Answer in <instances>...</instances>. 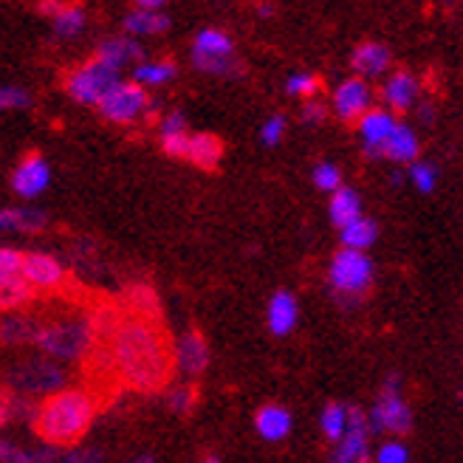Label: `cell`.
<instances>
[{"label": "cell", "instance_id": "cell-5", "mask_svg": "<svg viewBox=\"0 0 463 463\" xmlns=\"http://www.w3.org/2000/svg\"><path fill=\"white\" fill-rule=\"evenodd\" d=\"M331 286L339 297H364L373 286V263L364 258V251L342 249L331 263Z\"/></svg>", "mask_w": 463, "mask_h": 463}, {"label": "cell", "instance_id": "cell-7", "mask_svg": "<svg viewBox=\"0 0 463 463\" xmlns=\"http://www.w3.org/2000/svg\"><path fill=\"white\" fill-rule=\"evenodd\" d=\"M99 113L110 122H133L138 119L147 108H150V97L142 85L136 82H119L113 85L108 94L102 97V102L97 105Z\"/></svg>", "mask_w": 463, "mask_h": 463}, {"label": "cell", "instance_id": "cell-14", "mask_svg": "<svg viewBox=\"0 0 463 463\" xmlns=\"http://www.w3.org/2000/svg\"><path fill=\"white\" fill-rule=\"evenodd\" d=\"M206 364H210V345L201 331H190L175 345V370H184L187 376L198 379Z\"/></svg>", "mask_w": 463, "mask_h": 463}, {"label": "cell", "instance_id": "cell-41", "mask_svg": "<svg viewBox=\"0 0 463 463\" xmlns=\"http://www.w3.org/2000/svg\"><path fill=\"white\" fill-rule=\"evenodd\" d=\"M0 463H29V452H23L6 441H0Z\"/></svg>", "mask_w": 463, "mask_h": 463}, {"label": "cell", "instance_id": "cell-13", "mask_svg": "<svg viewBox=\"0 0 463 463\" xmlns=\"http://www.w3.org/2000/svg\"><path fill=\"white\" fill-rule=\"evenodd\" d=\"M49 178H52V173H49V165H45V158L40 153H29L17 165L14 175H12V187L23 198H34L45 190Z\"/></svg>", "mask_w": 463, "mask_h": 463}, {"label": "cell", "instance_id": "cell-31", "mask_svg": "<svg viewBox=\"0 0 463 463\" xmlns=\"http://www.w3.org/2000/svg\"><path fill=\"white\" fill-rule=\"evenodd\" d=\"M288 94H299L306 99H314L317 94H322V80L314 77V74H294L286 85Z\"/></svg>", "mask_w": 463, "mask_h": 463}, {"label": "cell", "instance_id": "cell-22", "mask_svg": "<svg viewBox=\"0 0 463 463\" xmlns=\"http://www.w3.org/2000/svg\"><path fill=\"white\" fill-rule=\"evenodd\" d=\"M328 210H331V221L339 226V229H345L347 223H354L356 218H362L359 213H362V203H359V195L354 193V190H336L334 193V198H331V203H328Z\"/></svg>", "mask_w": 463, "mask_h": 463}, {"label": "cell", "instance_id": "cell-24", "mask_svg": "<svg viewBox=\"0 0 463 463\" xmlns=\"http://www.w3.org/2000/svg\"><path fill=\"white\" fill-rule=\"evenodd\" d=\"M97 57L102 60V62H108V65H113V68H119L122 62H128V60H133V57H142V49L133 43V40H128V37H113V40H105L99 49H97Z\"/></svg>", "mask_w": 463, "mask_h": 463}, {"label": "cell", "instance_id": "cell-28", "mask_svg": "<svg viewBox=\"0 0 463 463\" xmlns=\"http://www.w3.org/2000/svg\"><path fill=\"white\" fill-rule=\"evenodd\" d=\"M97 452H77V449H62V452H37L29 455V463H97Z\"/></svg>", "mask_w": 463, "mask_h": 463}, {"label": "cell", "instance_id": "cell-36", "mask_svg": "<svg viewBox=\"0 0 463 463\" xmlns=\"http://www.w3.org/2000/svg\"><path fill=\"white\" fill-rule=\"evenodd\" d=\"M29 94H23L17 88H0V110L6 108H29Z\"/></svg>", "mask_w": 463, "mask_h": 463}, {"label": "cell", "instance_id": "cell-32", "mask_svg": "<svg viewBox=\"0 0 463 463\" xmlns=\"http://www.w3.org/2000/svg\"><path fill=\"white\" fill-rule=\"evenodd\" d=\"M195 65L201 71H210V74H235L243 71V65L235 62V54L232 57H195Z\"/></svg>", "mask_w": 463, "mask_h": 463}, {"label": "cell", "instance_id": "cell-33", "mask_svg": "<svg viewBox=\"0 0 463 463\" xmlns=\"http://www.w3.org/2000/svg\"><path fill=\"white\" fill-rule=\"evenodd\" d=\"M82 23H85V14L80 6H65L60 14H54V29L60 34H77L82 29Z\"/></svg>", "mask_w": 463, "mask_h": 463}, {"label": "cell", "instance_id": "cell-17", "mask_svg": "<svg viewBox=\"0 0 463 463\" xmlns=\"http://www.w3.org/2000/svg\"><path fill=\"white\" fill-rule=\"evenodd\" d=\"M351 65H354V71L359 74V80L362 77H379L390 68V52L384 49L382 43H362L359 49L354 52Z\"/></svg>", "mask_w": 463, "mask_h": 463}, {"label": "cell", "instance_id": "cell-1", "mask_svg": "<svg viewBox=\"0 0 463 463\" xmlns=\"http://www.w3.org/2000/svg\"><path fill=\"white\" fill-rule=\"evenodd\" d=\"M80 362L82 390L97 407L110 404L122 390H165L175 376V342L153 288L133 286L119 297H102Z\"/></svg>", "mask_w": 463, "mask_h": 463}, {"label": "cell", "instance_id": "cell-9", "mask_svg": "<svg viewBox=\"0 0 463 463\" xmlns=\"http://www.w3.org/2000/svg\"><path fill=\"white\" fill-rule=\"evenodd\" d=\"M396 382L399 379H390V387L379 396V402L373 407V415H370V421H373L376 432L407 435L412 430V412H410V407L402 402V396L396 392Z\"/></svg>", "mask_w": 463, "mask_h": 463}, {"label": "cell", "instance_id": "cell-4", "mask_svg": "<svg viewBox=\"0 0 463 463\" xmlns=\"http://www.w3.org/2000/svg\"><path fill=\"white\" fill-rule=\"evenodd\" d=\"M113 85H119V80H116V68L102 62L99 57H90L88 62H82L80 68H74V71L65 77L68 97L82 105H99Z\"/></svg>", "mask_w": 463, "mask_h": 463}, {"label": "cell", "instance_id": "cell-34", "mask_svg": "<svg viewBox=\"0 0 463 463\" xmlns=\"http://www.w3.org/2000/svg\"><path fill=\"white\" fill-rule=\"evenodd\" d=\"M161 147H165V153L170 158H187V147H190L187 130H181V133H165V136H161Z\"/></svg>", "mask_w": 463, "mask_h": 463}, {"label": "cell", "instance_id": "cell-3", "mask_svg": "<svg viewBox=\"0 0 463 463\" xmlns=\"http://www.w3.org/2000/svg\"><path fill=\"white\" fill-rule=\"evenodd\" d=\"M97 410H99L97 402L90 399L82 387L57 390L37 404L32 427L43 441H49L52 447L71 449L88 435V430L94 427Z\"/></svg>", "mask_w": 463, "mask_h": 463}, {"label": "cell", "instance_id": "cell-10", "mask_svg": "<svg viewBox=\"0 0 463 463\" xmlns=\"http://www.w3.org/2000/svg\"><path fill=\"white\" fill-rule=\"evenodd\" d=\"M334 110L339 113L342 122L356 125L362 116L370 110V88H367V82L359 80V77L345 80L336 88V94H334Z\"/></svg>", "mask_w": 463, "mask_h": 463}, {"label": "cell", "instance_id": "cell-40", "mask_svg": "<svg viewBox=\"0 0 463 463\" xmlns=\"http://www.w3.org/2000/svg\"><path fill=\"white\" fill-rule=\"evenodd\" d=\"M379 463H407V449L402 444H384L379 449Z\"/></svg>", "mask_w": 463, "mask_h": 463}, {"label": "cell", "instance_id": "cell-19", "mask_svg": "<svg viewBox=\"0 0 463 463\" xmlns=\"http://www.w3.org/2000/svg\"><path fill=\"white\" fill-rule=\"evenodd\" d=\"M254 427H258V432L266 438V441H280V438H286L288 430H291V415L280 404H266V407L258 410Z\"/></svg>", "mask_w": 463, "mask_h": 463}, {"label": "cell", "instance_id": "cell-2", "mask_svg": "<svg viewBox=\"0 0 463 463\" xmlns=\"http://www.w3.org/2000/svg\"><path fill=\"white\" fill-rule=\"evenodd\" d=\"M97 303H80L71 299V288L54 297V306L45 311L43 319H34L32 342L57 359H80L90 342V326H94Z\"/></svg>", "mask_w": 463, "mask_h": 463}, {"label": "cell", "instance_id": "cell-38", "mask_svg": "<svg viewBox=\"0 0 463 463\" xmlns=\"http://www.w3.org/2000/svg\"><path fill=\"white\" fill-rule=\"evenodd\" d=\"M283 130H286V119H283V116H271V119L266 122V128H263V142L269 147H274L283 138Z\"/></svg>", "mask_w": 463, "mask_h": 463}, {"label": "cell", "instance_id": "cell-11", "mask_svg": "<svg viewBox=\"0 0 463 463\" xmlns=\"http://www.w3.org/2000/svg\"><path fill=\"white\" fill-rule=\"evenodd\" d=\"M334 463H367V421L356 407H347V427Z\"/></svg>", "mask_w": 463, "mask_h": 463}, {"label": "cell", "instance_id": "cell-23", "mask_svg": "<svg viewBox=\"0 0 463 463\" xmlns=\"http://www.w3.org/2000/svg\"><path fill=\"white\" fill-rule=\"evenodd\" d=\"M376 235H379V226L373 221L356 218L354 223H347L342 229V243H345V249H351V251H364L367 246L376 243Z\"/></svg>", "mask_w": 463, "mask_h": 463}, {"label": "cell", "instance_id": "cell-43", "mask_svg": "<svg viewBox=\"0 0 463 463\" xmlns=\"http://www.w3.org/2000/svg\"><path fill=\"white\" fill-rule=\"evenodd\" d=\"M326 116H328V110L322 108L319 102H308V105L303 108V119H306V122H322Z\"/></svg>", "mask_w": 463, "mask_h": 463}, {"label": "cell", "instance_id": "cell-45", "mask_svg": "<svg viewBox=\"0 0 463 463\" xmlns=\"http://www.w3.org/2000/svg\"><path fill=\"white\" fill-rule=\"evenodd\" d=\"M9 421V407L0 402V430H4V424Z\"/></svg>", "mask_w": 463, "mask_h": 463}, {"label": "cell", "instance_id": "cell-35", "mask_svg": "<svg viewBox=\"0 0 463 463\" xmlns=\"http://www.w3.org/2000/svg\"><path fill=\"white\" fill-rule=\"evenodd\" d=\"M314 184L319 190H328V193H336L339 184H342V175L334 165H317L314 167Z\"/></svg>", "mask_w": 463, "mask_h": 463}, {"label": "cell", "instance_id": "cell-6", "mask_svg": "<svg viewBox=\"0 0 463 463\" xmlns=\"http://www.w3.org/2000/svg\"><path fill=\"white\" fill-rule=\"evenodd\" d=\"M37 294L23 277V254L0 249V311H20L32 306Z\"/></svg>", "mask_w": 463, "mask_h": 463}, {"label": "cell", "instance_id": "cell-39", "mask_svg": "<svg viewBox=\"0 0 463 463\" xmlns=\"http://www.w3.org/2000/svg\"><path fill=\"white\" fill-rule=\"evenodd\" d=\"M412 181L421 193H430L435 187V170L430 165H415L412 167Z\"/></svg>", "mask_w": 463, "mask_h": 463}, {"label": "cell", "instance_id": "cell-44", "mask_svg": "<svg viewBox=\"0 0 463 463\" xmlns=\"http://www.w3.org/2000/svg\"><path fill=\"white\" fill-rule=\"evenodd\" d=\"M62 9H65L62 4H40V12L43 14H60Z\"/></svg>", "mask_w": 463, "mask_h": 463}, {"label": "cell", "instance_id": "cell-37", "mask_svg": "<svg viewBox=\"0 0 463 463\" xmlns=\"http://www.w3.org/2000/svg\"><path fill=\"white\" fill-rule=\"evenodd\" d=\"M195 402H198V387H195V384H190L187 390L181 387V390L175 392V396H173V407H175L178 412H184V415H187V412L195 407Z\"/></svg>", "mask_w": 463, "mask_h": 463}, {"label": "cell", "instance_id": "cell-47", "mask_svg": "<svg viewBox=\"0 0 463 463\" xmlns=\"http://www.w3.org/2000/svg\"><path fill=\"white\" fill-rule=\"evenodd\" d=\"M133 463H153V458H142V460H133Z\"/></svg>", "mask_w": 463, "mask_h": 463}, {"label": "cell", "instance_id": "cell-46", "mask_svg": "<svg viewBox=\"0 0 463 463\" xmlns=\"http://www.w3.org/2000/svg\"><path fill=\"white\" fill-rule=\"evenodd\" d=\"M203 463H221V460L215 455H210V458H203Z\"/></svg>", "mask_w": 463, "mask_h": 463}, {"label": "cell", "instance_id": "cell-18", "mask_svg": "<svg viewBox=\"0 0 463 463\" xmlns=\"http://www.w3.org/2000/svg\"><path fill=\"white\" fill-rule=\"evenodd\" d=\"M382 94H384V99H387V105L392 110H396V113H407L412 108L415 97H419V85H415V77L410 71H396V74L387 80Z\"/></svg>", "mask_w": 463, "mask_h": 463}, {"label": "cell", "instance_id": "cell-8", "mask_svg": "<svg viewBox=\"0 0 463 463\" xmlns=\"http://www.w3.org/2000/svg\"><path fill=\"white\" fill-rule=\"evenodd\" d=\"M23 277H26V283L32 286V291L40 297H60L68 286V277H65V269L49 258V254H40V251H32V254H23Z\"/></svg>", "mask_w": 463, "mask_h": 463}, {"label": "cell", "instance_id": "cell-26", "mask_svg": "<svg viewBox=\"0 0 463 463\" xmlns=\"http://www.w3.org/2000/svg\"><path fill=\"white\" fill-rule=\"evenodd\" d=\"M125 29L128 32H136V34H158V32H167L170 29V20H167V14H161V12L136 9L133 14L125 17Z\"/></svg>", "mask_w": 463, "mask_h": 463}, {"label": "cell", "instance_id": "cell-20", "mask_svg": "<svg viewBox=\"0 0 463 463\" xmlns=\"http://www.w3.org/2000/svg\"><path fill=\"white\" fill-rule=\"evenodd\" d=\"M297 326V303L288 291H277L269 303V328L277 336H286Z\"/></svg>", "mask_w": 463, "mask_h": 463}, {"label": "cell", "instance_id": "cell-30", "mask_svg": "<svg viewBox=\"0 0 463 463\" xmlns=\"http://www.w3.org/2000/svg\"><path fill=\"white\" fill-rule=\"evenodd\" d=\"M175 77V62L173 60H165V62H156V65H138L136 68V85L142 82H167Z\"/></svg>", "mask_w": 463, "mask_h": 463}, {"label": "cell", "instance_id": "cell-27", "mask_svg": "<svg viewBox=\"0 0 463 463\" xmlns=\"http://www.w3.org/2000/svg\"><path fill=\"white\" fill-rule=\"evenodd\" d=\"M322 432H326V438H331V441H339V438L345 435V427H347V407L339 404V402H331L326 410H322Z\"/></svg>", "mask_w": 463, "mask_h": 463}, {"label": "cell", "instance_id": "cell-25", "mask_svg": "<svg viewBox=\"0 0 463 463\" xmlns=\"http://www.w3.org/2000/svg\"><path fill=\"white\" fill-rule=\"evenodd\" d=\"M235 43L218 29H203L195 37V57H232Z\"/></svg>", "mask_w": 463, "mask_h": 463}, {"label": "cell", "instance_id": "cell-12", "mask_svg": "<svg viewBox=\"0 0 463 463\" xmlns=\"http://www.w3.org/2000/svg\"><path fill=\"white\" fill-rule=\"evenodd\" d=\"M396 116L382 110V108H370L362 119H359V133L364 138V153L367 158H379L382 156V147L387 142V136L396 128Z\"/></svg>", "mask_w": 463, "mask_h": 463}, {"label": "cell", "instance_id": "cell-42", "mask_svg": "<svg viewBox=\"0 0 463 463\" xmlns=\"http://www.w3.org/2000/svg\"><path fill=\"white\" fill-rule=\"evenodd\" d=\"M184 128H187V122H184L181 113H170L165 122H161V136L165 133H181Z\"/></svg>", "mask_w": 463, "mask_h": 463}, {"label": "cell", "instance_id": "cell-15", "mask_svg": "<svg viewBox=\"0 0 463 463\" xmlns=\"http://www.w3.org/2000/svg\"><path fill=\"white\" fill-rule=\"evenodd\" d=\"M14 382L26 390V392H57V387L62 384V373L60 367L52 364V362H29L23 364L17 373H14Z\"/></svg>", "mask_w": 463, "mask_h": 463}, {"label": "cell", "instance_id": "cell-16", "mask_svg": "<svg viewBox=\"0 0 463 463\" xmlns=\"http://www.w3.org/2000/svg\"><path fill=\"white\" fill-rule=\"evenodd\" d=\"M187 158L201 170H215L223 158V142L215 133H195L190 136V147H187Z\"/></svg>", "mask_w": 463, "mask_h": 463}, {"label": "cell", "instance_id": "cell-21", "mask_svg": "<svg viewBox=\"0 0 463 463\" xmlns=\"http://www.w3.org/2000/svg\"><path fill=\"white\" fill-rule=\"evenodd\" d=\"M382 156H387L392 161H412L419 156V138H415V133L407 125H396L392 133L387 136Z\"/></svg>", "mask_w": 463, "mask_h": 463}, {"label": "cell", "instance_id": "cell-29", "mask_svg": "<svg viewBox=\"0 0 463 463\" xmlns=\"http://www.w3.org/2000/svg\"><path fill=\"white\" fill-rule=\"evenodd\" d=\"M43 226H45L43 213H23V210L0 213V229H43Z\"/></svg>", "mask_w": 463, "mask_h": 463}]
</instances>
